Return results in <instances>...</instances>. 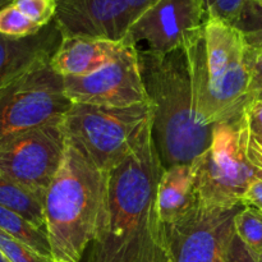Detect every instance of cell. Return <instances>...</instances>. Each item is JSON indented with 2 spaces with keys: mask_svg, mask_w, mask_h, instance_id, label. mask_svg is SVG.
Returning a JSON list of instances; mask_svg holds the SVG:
<instances>
[{
  "mask_svg": "<svg viewBox=\"0 0 262 262\" xmlns=\"http://www.w3.org/2000/svg\"><path fill=\"white\" fill-rule=\"evenodd\" d=\"M164 171L151 123L135 150L107 171L104 210L84 253L91 262H169L165 228L156 205Z\"/></svg>",
  "mask_w": 262,
  "mask_h": 262,
  "instance_id": "6da1fadb",
  "label": "cell"
},
{
  "mask_svg": "<svg viewBox=\"0 0 262 262\" xmlns=\"http://www.w3.org/2000/svg\"><path fill=\"white\" fill-rule=\"evenodd\" d=\"M141 76L151 106V129L164 169L192 164L209 148L215 125L199 120L189 59L184 49L158 55L138 50Z\"/></svg>",
  "mask_w": 262,
  "mask_h": 262,
  "instance_id": "7a4b0ae2",
  "label": "cell"
},
{
  "mask_svg": "<svg viewBox=\"0 0 262 262\" xmlns=\"http://www.w3.org/2000/svg\"><path fill=\"white\" fill-rule=\"evenodd\" d=\"M107 173L67 142L58 173L45 193V224L54 262H81L96 237Z\"/></svg>",
  "mask_w": 262,
  "mask_h": 262,
  "instance_id": "3957f363",
  "label": "cell"
},
{
  "mask_svg": "<svg viewBox=\"0 0 262 262\" xmlns=\"http://www.w3.org/2000/svg\"><path fill=\"white\" fill-rule=\"evenodd\" d=\"M247 48L235 26L209 17L204 33L184 49L191 67L196 114L202 124L235 123L245 109L250 82Z\"/></svg>",
  "mask_w": 262,
  "mask_h": 262,
  "instance_id": "277c9868",
  "label": "cell"
},
{
  "mask_svg": "<svg viewBox=\"0 0 262 262\" xmlns=\"http://www.w3.org/2000/svg\"><path fill=\"white\" fill-rule=\"evenodd\" d=\"M151 123L148 102L128 107L73 104L60 124L67 142L101 171H110L132 154Z\"/></svg>",
  "mask_w": 262,
  "mask_h": 262,
  "instance_id": "5b68a950",
  "label": "cell"
},
{
  "mask_svg": "<svg viewBox=\"0 0 262 262\" xmlns=\"http://www.w3.org/2000/svg\"><path fill=\"white\" fill-rule=\"evenodd\" d=\"M41 61L0 89V146L22 133L61 122L73 102L63 77Z\"/></svg>",
  "mask_w": 262,
  "mask_h": 262,
  "instance_id": "8992f818",
  "label": "cell"
},
{
  "mask_svg": "<svg viewBox=\"0 0 262 262\" xmlns=\"http://www.w3.org/2000/svg\"><path fill=\"white\" fill-rule=\"evenodd\" d=\"M191 165L199 204L204 207L241 205L248 187L262 178V171L247 160L241 147L235 123L215 125L209 148Z\"/></svg>",
  "mask_w": 262,
  "mask_h": 262,
  "instance_id": "52a82bcc",
  "label": "cell"
},
{
  "mask_svg": "<svg viewBox=\"0 0 262 262\" xmlns=\"http://www.w3.org/2000/svg\"><path fill=\"white\" fill-rule=\"evenodd\" d=\"M63 79L64 91L73 104L128 107L148 102L138 49L128 37L119 54L106 66L89 76Z\"/></svg>",
  "mask_w": 262,
  "mask_h": 262,
  "instance_id": "ba28073f",
  "label": "cell"
},
{
  "mask_svg": "<svg viewBox=\"0 0 262 262\" xmlns=\"http://www.w3.org/2000/svg\"><path fill=\"white\" fill-rule=\"evenodd\" d=\"M66 146L60 122L22 133L0 146V176L46 192L60 168Z\"/></svg>",
  "mask_w": 262,
  "mask_h": 262,
  "instance_id": "9c48e42d",
  "label": "cell"
},
{
  "mask_svg": "<svg viewBox=\"0 0 262 262\" xmlns=\"http://www.w3.org/2000/svg\"><path fill=\"white\" fill-rule=\"evenodd\" d=\"M245 205L232 209L204 207L181 222L165 228L171 262H225L230 241L235 234L234 217Z\"/></svg>",
  "mask_w": 262,
  "mask_h": 262,
  "instance_id": "30bf717a",
  "label": "cell"
},
{
  "mask_svg": "<svg viewBox=\"0 0 262 262\" xmlns=\"http://www.w3.org/2000/svg\"><path fill=\"white\" fill-rule=\"evenodd\" d=\"M202 0H158L129 27L127 37L150 53L166 55L186 49L204 33L207 20Z\"/></svg>",
  "mask_w": 262,
  "mask_h": 262,
  "instance_id": "8fae6325",
  "label": "cell"
},
{
  "mask_svg": "<svg viewBox=\"0 0 262 262\" xmlns=\"http://www.w3.org/2000/svg\"><path fill=\"white\" fill-rule=\"evenodd\" d=\"M55 22L63 37L122 41L132 26L127 0H64L58 3Z\"/></svg>",
  "mask_w": 262,
  "mask_h": 262,
  "instance_id": "7c38bea8",
  "label": "cell"
},
{
  "mask_svg": "<svg viewBox=\"0 0 262 262\" xmlns=\"http://www.w3.org/2000/svg\"><path fill=\"white\" fill-rule=\"evenodd\" d=\"M63 41L55 19L25 38L0 35V89L41 61H50Z\"/></svg>",
  "mask_w": 262,
  "mask_h": 262,
  "instance_id": "4fadbf2b",
  "label": "cell"
},
{
  "mask_svg": "<svg viewBox=\"0 0 262 262\" xmlns=\"http://www.w3.org/2000/svg\"><path fill=\"white\" fill-rule=\"evenodd\" d=\"M125 43L106 38L63 37L56 53L51 56L50 67L56 74L64 77H82L102 68L119 54Z\"/></svg>",
  "mask_w": 262,
  "mask_h": 262,
  "instance_id": "5bb4252c",
  "label": "cell"
},
{
  "mask_svg": "<svg viewBox=\"0 0 262 262\" xmlns=\"http://www.w3.org/2000/svg\"><path fill=\"white\" fill-rule=\"evenodd\" d=\"M156 205L164 227L181 222L197 209L199 197L191 164H179L164 169L158 186Z\"/></svg>",
  "mask_w": 262,
  "mask_h": 262,
  "instance_id": "9a60e30c",
  "label": "cell"
},
{
  "mask_svg": "<svg viewBox=\"0 0 262 262\" xmlns=\"http://www.w3.org/2000/svg\"><path fill=\"white\" fill-rule=\"evenodd\" d=\"M45 193L0 176V206L43 230H46Z\"/></svg>",
  "mask_w": 262,
  "mask_h": 262,
  "instance_id": "2e32d148",
  "label": "cell"
},
{
  "mask_svg": "<svg viewBox=\"0 0 262 262\" xmlns=\"http://www.w3.org/2000/svg\"><path fill=\"white\" fill-rule=\"evenodd\" d=\"M235 125L246 158L262 171V102L245 106Z\"/></svg>",
  "mask_w": 262,
  "mask_h": 262,
  "instance_id": "e0dca14e",
  "label": "cell"
},
{
  "mask_svg": "<svg viewBox=\"0 0 262 262\" xmlns=\"http://www.w3.org/2000/svg\"><path fill=\"white\" fill-rule=\"evenodd\" d=\"M0 229L27 245L46 258H51V247L46 230L37 228L19 215L0 206Z\"/></svg>",
  "mask_w": 262,
  "mask_h": 262,
  "instance_id": "ac0fdd59",
  "label": "cell"
},
{
  "mask_svg": "<svg viewBox=\"0 0 262 262\" xmlns=\"http://www.w3.org/2000/svg\"><path fill=\"white\" fill-rule=\"evenodd\" d=\"M234 230L253 257L262 262V212L245 206L234 217Z\"/></svg>",
  "mask_w": 262,
  "mask_h": 262,
  "instance_id": "d6986e66",
  "label": "cell"
},
{
  "mask_svg": "<svg viewBox=\"0 0 262 262\" xmlns=\"http://www.w3.org/2000/svg\"><path fill=\"white\" fill-rule=\"evenodd\" d=\"M41 28L12 3L0 8V35L10 38H25L36 35Z\"/></svg>",
  "mask_w": 262,
  "mask_h": 262,
  "instance_id": "ffe728a7",
  "label": "cell"
},
{
  "mask_svg": "<svg viewBox=\"0 0 262 262\" xmlns=\"http://www.w3.org/2000/svg\"><path fill=\"white\" fill-rule=\"evenodd\" d=\"M12 4L40 27L53 22L58 9L56 0H13Z\"/></svg>",
  "mask_w": 262,
  "mask_h": 262,
  "instance_id": "44dd1931",
  "label": "cell"
},
{
  "mask_svg": "<svg viewBox=\"0 0 262 262\" xmlns=\"http://www.w3.org/2000/svg\"><path fill=\"white\" fill-rule=\"evenodd\" d=\"M235 27L243 33L248 45L262 48V7L248 3Z\"/></svg>",
  "mask_w": 262,
  "mask_h": 262,
  "instance_id": "7402d4cb",
  "label": "cell"
},
{
  "mask_svg": "<svg viewBox=\"0 0 262 262\" xmlns=\"http://www.w3.org/2000/svg\"><path fill=\"white\" fill-rule=\"evenodd\" d=\"M0 252L10 262H54L0 229Z\"/></svg>",
  "mask_w": 262,
  "mask_h": 262,
  "instance_id": "603a6c76",
  "label": "cell"
},
{
  "mask_svg": "<svg viewBox=\"0 0 262 262\" xmlns=\"http://www.w3.org/2000/svg\"><path fill=\"white\" fill-rule=\"evenodd\" d=\"M251 0H202L207 17L217 18L235 26Z\"/></svg>",
  "mask_w": 262,
  "mask_h": 262,
  "instance_id": "cb8c5ba5",
  "label": "cell"
},
{
  "mask_svg": "<svg viewBox=\"0 0 262 262\" xmlns=\"http://www.w3.org/2000/svg\"><path fill=\"white\" fill-rule=\"evenodd\" d=\"M246 59L250 71V82L246 99L247 106L253 102H262V48H252L248 45Z\"/></svg>",
  "mask_w": 262,
  "mask_h": 262,
  "instance_id": "d4e9b609",
  "label": "cell"
},
{
  "mask_svg": "<svg viewBox=\"0 0 262 262\" xmlns=\"http://www.w3.org/2000/svg\"><path fill=\"white\" fill-rule=\"evenodd\" d=\"M225 262H258L253 257L252 253L248 251L245 243L238 238L237 234L233 235L230 241L229 248H228L227 260Z\"/></svg>",
  "mask_w": 262,
  "mask_h": 262,
  "instance_id": "484cf974",
  "label": "cell"
},
{
  "mask_svg": "<svg viewBox=\"0 0 262 262\" xmlns=\"http://www.w3.org/2000/svg\"><path fill=\"white\" fill-rule=\"evenodd\" d=\"M242 204L245 206L256 207L258 211L262 212V178L255 181L248 187L247 192L243 196Z\"/></svg>",
  "mask_w": 262,
  "mask_h": 262,
  "instance_id": "4316f807",
  "label": "cell"
},
{
  "mask_svg": "<svg viewBox=\"0 0 262 262\" xmlns=\"http://www.w3.org/2000/svg\"><path fill=\"white\" fill-rule=\"evenodd\" d=\"M158 0H127L128 8H129L130 17H132V23L142 14L143 12L152 7Z\"/></svg>",
  "mask_w": 262,
  "mask_h": 262,
  "instance_id": "83f0119b",
  "label": "cell"
},
{
  "mask_svg": "<svg viewBox=\"0 0 262 262\" xmlns=\"http://www.w3.org/2000/svg\"><path fill=\"white\" fill-rule=\"evenodd\" d=\"M12 2H13V0H0V8H3V7H5V5L10 4Z\"/></svg>",
  "mask_w": 262,
  "mask_h": 262,
  "instance_id": "f1b7e54d",
  "label": "cell"
},
{
  "mask_svg": "<svg viewBox=\"0 0 262 262\" xmlns=\"http://www.w3.org/2000/svg\"><path fill=\"white\" fill-rule=\"evenodd\" d=\"M0 262H10L9 260H8V258L7 257H5V256L4 255H3V253L2 252H0Z\"/></svg>",
  "mask_w": 262,
  "mask_h": 262,
  "instance_id": "f546056e",
  "label": "cell"
},
{
  "mask_svg": "<svg viewBox=\"0 0 262 262\" xmlns=\"http://www.w3.org/2000/svg\"><path fill=\"white\" fill-rule=\"evenodd\" d=\"M251 2H252L253 4H256V5H260V7H262V0H251Z\"/></svg>",
  "mask_w": 262,
  "mask_h": 262,
  "instance_id": "4dcf8cb0",
  "label": "cell"
},
{
  "mask_svg": "<svg viewBox=\"0 0 262 262\" xmlns=\"http://www.w3.org/2000/svg\"><path fill=\"white\" fill-rule=\"evenodd\" d=\"M56 2H58V3H60V2H64V0H56Z\"/></svg>",
  "mask_w": 262,
  "mask_h": 262,
  "instance_id": "1f68e13d",
  "label": "cell"
},
{
  "mask_svg": "<svg viewBox=\"0 0 262 262\" xmlns=\"http://www.w3.org/2000/svg\"><path fill=\"white\" fill-rule=\"evenodd\" d=\"M83 262H90V261H87V260H84V261H83Z\"/></svg>",
  "mask_w": 262,
  "mask_h": 262,
  "instance_id": "d6a6232c",
  "label": "cell"
},
{
  "mask_svg": "<svg viewBox=\"0 0 262 262\" xmlns=\"http://www.w3.org/2000/svg\"><path fill=\"white\" fill-rule=\"evenodd\" d=\"M169 262H171V261H169Z\"/></svg>",
  "mask_w": 262,
  "mask_h": 262,
  "instance_id": "836d02e7",
  "label": "cell"
}]
</instances>
